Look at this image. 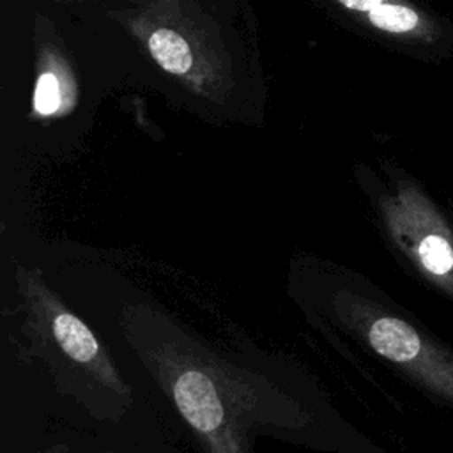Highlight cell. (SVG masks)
Listing matches in <instances>:
<instances>
[{
  "label": "cell",
  "mask_w": 453,
  "mask_h": 453,
  "mask_svg": "<svg viewBox=\"0 0 453 453\" xmlns=\"http://www.w3.org/2000/svg\"><path fill=\"white\" fill-rule=\"evenodd\" d=\"M145 48L168 74L182 80L195 92L212 97L226 81L225 65L212 44L184 18H149L140 23Z\"/></svg>",
  "instance_id": "1"
},
{
  "label": "cell",
  "mask_w": 453,
  "mask_h": 453,
  "mask_svg": "<svg viewBox=\"0 0 453 453\" xmlns=\"http://www.w3.org/2000/svg\"><path fill=\"white\" fill-rule=\"evenodd\" d=\"M30 288L34 290L35 313L62 356L92 373L106 388L126 393L129 388L119 377L117 368L88 326L65 310L44 285L37 283L30 285Z\"/></svg>",
  "instance_id": "2"
},
{
  "label": "cell",
  "mask_w": 453,
  "mask_h": 453,
  "mask_svg": "<svg viewBox=\"0 0 453 453\" xmlns=\"http://www.w3.org/2000/svg\"><path fill=\"white\" fill-rule=\"evenodd\" d=\"M172 395L179 412L203 439L211 453H244L211 375L200 368L188 366L175 375Z\"/></svg>",
  "instance_id": "3"
},
{
  "label": "cell",
  "mask_w": 453,
  "mask_h": 453,
  "mask_svg": "<svg viewBox=\"0 0 453 453\" xmlns=\"http://www.w3.org/2000/svg\"><path fill=\"white\" fill-rule=\"evenodd\" d=\"M76 103V81L67 64L55 53H44L39 58L32 108L37 117L48 119L65 115Z\"/></svg>",
  "instance_id": "4"
},
{
  "label": "cell",
  "mask_w": 453,
  "mask_h": 453,
  "mask_svg": "<svg viewBox=\"0 0 453 453\" xmlns=\"http://www.w3.org/2000/svg\"><path fill=\"white\" fill-rule=\"evenodd\" d=\"M366 336L377 354L395 363H412L421 352V338L418 331L396 317L375 319L370 324Z\"/></svg>",
  "instance_id": "5"
},
{
  "label": "cell",
  "mask_w": 453,
  "mask_h": 453,
  "mask_svg": "<svg viewBox=\"0 0 453 453\" xmlns=\"http://www.w3.org/2000/svg\"><path fill=\"white\" fill-rule=\"evenodd\" d=\"M418 257L423 267L437 276H442L453 267V248L449 242L435 234H428L418 244Z\"/></svg>",
  "instance_id": "6"
},
{
  "label": "cell",
  "mask_w": 453,
  "mask_h": 453,
  "mask_svg": "<svg viewBox=\"0 0 453 453\" xmlns=\"http://www.w3.org/2000/svg\"><path fill=\"white\" fill-rule=\"evenodd\" d=\"M334 2H336L338 5H342L343 9H347L349 12L357 14V16L363 19V23H365L366 16H368L372 11L379 9L380 5H384V4L389 2V0H334Z\"/></svg>",
  "instance_id": "7"
}]
</instances>
